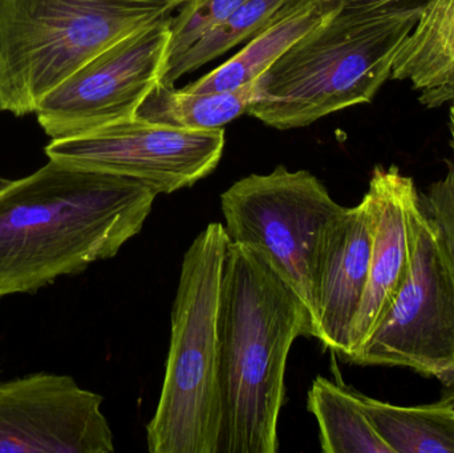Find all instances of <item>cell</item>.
Returning <instances> with one entry per match:
<instances>
[{
    "mask_svg": "<svg viewBox=\"0 0 454 453\" xmlns=\"http://www.w3.org/2000/svg\"><path fill=\"white\" fill-rule=\"evenodd\" d=\"M339 207L317 176L283 165L240 178L221 194L230 241L254 247L274 263L306 305L311 326L317 245Z\"/></svg>",
    "mask_w": 454,
    "mask_h": 453,
    "instance_id": "52a82bcc",
    "label": "cell"
},
{
    "mask_svg": "<svg viewBox=\"0 0 454 453\" xmlns=\"http://www.w3.org/2000/svg\"><path fill=\"white\" fill-rule=\"evenodd\" d=\"M420 199L424 212L436 223L454 258V161L448 162L444 177L432 184Z\"/></svg>",
    "mask_w": 454,
    "mask_h": 453,
    "instance_id": "ffe728a7",
    "label": "cell"
},
{
    "mask_svg": "<svg viewBox=\"0 0 454 453\" xmlns=\"http://www.w3.org/2000/svg\"><path fill=\"white\" fill-rule=\"evenodd\" d=\"M364 199L370 210L372 234L370 273L352 326L349 353L344 359L367 340L407 276L411 217L420 196L415 181L403 175L399 168L379 165L371 176L370 188Z\"/></svg>",
    "mask_w": 454,
    "mask_h": 453,
    "instance_id": "7c38bea8",
    "label": "cell"
},
{
    "mask_svg": "<svg viewBox=\"0 0 454 453\" xmlns=\"http://www.w3.org/2000/svg\"><path fill=\"white\" fill-rule=\"evenodd\" d=\"M223 423L217 453H275L288 354L312 337L303 301L259 250L229 242L220 314Z\"/></svg>",
    "mask_w": 454,
    "mask_h": 453,
    "instance_id": "7a4b0ae2",
    "label": "cell"
},
{
    "mask_svg": "<svg viewBox=\"0 0 454 453\" xmlns=\"http://www.w3.org/2000/svg\"><path fill=\"white\" fill-rule=\"evenodd\" d=\"M437 403L454 412V380L450 383V388L445 391L444 395L442 396V399Z\"/></svg>",
    "mask_w": 454,
    "mask_h": 453,
    "instance_id": "7402d4cb",
    "label": "cell"
},
{
    "mask_svg": "<svg viewBox=\"0 0 454 453\" xmlns=\"http://www.w3.org/2000/svg\"><path fill=\"white\" fill-rule=\"evenodd\" d=\"M450 145L454 151V105L450 112Z\"/></svg>",
    "mask_w": 454,
    "mask_h": 453,
    "instance_id": "603a6c76",
    "label": "cell"
},
{
    "mask_svg": "<svg viewBox=\"0 0 454 453\" xmlns=\"http://www.w3.org/2000/svg\"><path fill=\"white\" fill-rule=\"evenodd\" d=\"M246 0H189L170 16V42L167 64L177 60L205 35L225 21Z\"/></svg>",
    "mask_w": 454,
    "mask_h": 453,
    "instance_id": "d6986e66",
    "label": "cell"
},
{
    "mask_svg": "<svg viewBox=\"0 0 454 453\" xmlns=\"http://www.w3.org/2000/svg\"><path fill=\"white\" fill-rule=\"evenodd\" d=\"M103 396L68 375L37 372L0 383V453H112Z\"/></svg>",
    "mask_w": 454,
    "mask_h": 453,
    "instance_id": "30bf717a",
    "label": "cell"
},
{
    "mask_svg": "<svg viewBox=\"0 0 454 453\" xmlns=\"http://www.w3.org/2000/svg\"><path fill=\"white\" fill-rule=\"evenodd\" d=\"M371 234L367 199L340 207L320 234L314 266L312 338L346 358L355 318L370 273Z\"/></svg>",
    "mask_w": 454,
    "mask_h": 453,
    "instance_id": "8fae6325",
    "label": "cell"
},
{
    "mask_svg": "<svg viewBox=\"0 0 454 453\" xmlns=\"http://www.w3.org/2000/svg\"><path fill=\"white\" fill-rule=\"evenodd\" d=\"M379 435L394 453H454V412L439 403L402 407L360 394Z\"/></svg>",
    "mask_w": 454,
    "mask_h": 453,
    "instance_id": "e0dca14e",
    "label": "cell"
},
{
    "mask_svg": "<svg viewBox=\"0 0 454 453\" xmlns=\"http://www.w3.org/2000/svg\"><path fill=\"white\" fill-rule=\"evenodd\" d=\"M159 194L140 181L48 164L0 189V298L34 294L114 258Z\"/></svg>",
    "mask_w": 454,
    "mask_h": 453,
    "instance_id": "6da1fadb",
    "label": "cell"
},
{
    "mask_svg": "<svg viewBox=\"0 0 454 453\" xmlns=\"http://www.w3.org/2000/svg\"><path fill=\"white\" fill-rule=\"evenodd\" d=\"M230 238L212 223L184 255L172 310L167 371L146 426L151 453H217L223 423L221 285Z\"/></svg>",
    "mask_w": 454,
    "mask_h": 453,
    "instance_id": "277c9868",
    "label": "cell"
},
{
    "mask_svg": "<svg viewBox=\"0 0 454 453\" xmlns=\"http://www.w3.org/2000/svg\"><path fill=\"white\" fill-rule=\"evenodd\" d=\"M11 183V180H7V178L0 177V189L5 188L8 184Z\"/></svg>",
    "mask_w": 454,
    "mask_h": 453,
    "instance_id": "d4e9b609",
    "label": "cell"
},
{
    "mask_svg": "<svg viewBox=\"0 0 454 453\" xmlns=\"http://www.w3.org/2000/svg\"><path fill=\"white\" fill-rule=\"evenodd\" d=\"M261 77L223 92L191 93L159 82L146 96L136 116L157 124L188 130H213L225 127L259 98Z\"/></svg>",
    "mask_w": 454,
    "mask_h": 453,
    "instance_id": "9a60e30c",
    "label": "cell"
},
{
    "mask_svg": "<svg viewBox=\"0 0 454 453\" xmlns=\"http://www.w3.org/2000/svg\"><path fill=\"white\" fill-rule=\"evenodd\" d=\"M307 409L319 426L325 453H394L363 406L360 393L317 377L307 395Z\"/></svg>",
    "mask_w": 454,
    "mask_h": 453,
    "instance_id": "2e32d148",
    "label": "cell"
},
{
    "mask_svg": "<svg viewBox=\"0 0 454 453\" xmlns=\"http://www.w3.org/2000/svg\"><path fill=\"white\" fill-rule=\"evenodd\" d=\"M170 42V15L90 59L51 90L37 106L45 135L74 137L135 117L161 82Z\"/></svg>",
    "mask_w": 454,
    "mask_h": 453,
    "instance_id": "ba28073f",
    "label": "cell"
},
{
    "mask_svg": "<svg viewBox=\"0 0 454 453\" xmlns=\"http://www.w3.org/2000/svg\"><path fill=\"white\" fill-rule=\"evenodd\" d=\"M347 10L421 11L431 0H341Z\"/></svg>",
    "mask_w": 454,
    "mask_h": 453,
    "instance_id": "44dd1931",
    "label": "cell"
},
{
    "mask_svg": "<svg viewBox=\"0 0 454 453\" xmlns=\"http://www.w3.org/2000/svg\"><path fill=\"white\" fill-rule=\"evenodd\" d=\"M346 361L454 380V258L421 199L411 217L407 276L367 340Z\"/></svg>",
    "mask_w": 454,
    "mask_h": 453,
    "instance_id": "8992f818",
    "label": "cell"
},
{
    "mask_svg": "<svg viewBox=\"0 0 454 453\" xmlns=\"http://www.w3.org/2000/svg\"><path fill=\"white\" fill-rule=\"evenodd\" d=\"M173 11L168 0H0V111L35 113L90 59Z\"/></svg>",
    "mask_w": 454,
    "mask_h": 453,
    "instance_id": "5b68a950",
    "label": "cell"
},
{
    "mask_svg": "<svg viewBox=\"0 0 454 453\" xmlns=\"http://www.w3.org/2000/svg\"><path fill=\"white\" fill-rule=\"evenodd\" d=\"M290 0H246L225 21L205 35L177 60L167 64L162 74V84L175 85L181 77L220 58L245 40H250Z\"/></svg>",
    "mask_w": 454,
    "mask_h": 453,
    "instance_id": "ac0fdd59",
    "label": "cell"
},
{
    "mask_svg": "<svg viewBox=\"0 0 454 453\" xmlns=\"http://www.w3.org/2000/svg\"><path fill=\"white\" fill-rule=\"evenodd\" d=\"M186 2H189V0H168V3H169L170 7H172L173 10L180 7V5L185 4Z\"/></svg>",
    "mask_w": 454,
    "mask_h": 453,
    "instance_id": "cb8c5ba5",
    "label": "cell"
},
{
    "mask_svg": "<svg viewBox=\"0 0 454 453\" xmlns=\"http://www.w3.org/2000/svg\"><path fill=\"white\" fill-rule=\"evenodd\" d=\"M225 129L188 130L135 116L84 135L55 138L48 159L145 184L157 194L191 188L215 172Z\"/></svg>",
    "mask_w": 454,
    "mask_h": 453,
    "instance_id": "9c48e42d",
    "label": "cell"
},
{
    "mask_svg": "<svg viewBox=\"0 0 454 453\" xmlns=\"http://www.w3.org/2000/svg\"><path fill=\"white\" fill-rule=\"evenodd\" d=\"M420 12L341 8L262 74L259 98L247 113L287 130L371 103L391 79L397 51Z\"/></svg>",
    "mask_w": 454,
    "mask_h": 453,
    "instance_id": "3957f363",
    "label": "cell"
},
{
    "mask_svg": "<svg viewBox=\"0 0 454 453\" xmlns=\"http://www.w3.org/2000/svg\"><path fill=\"white\" fill-rule=\"evenodd\" d=\"M391 79L410 82L420 101L454 100V0H431L397 51Z\"/></svg>",
    "mask_w": 454,
    "mask_h": 453,
    "instance_id": "5bb4252c",
    "label": "cell"
},
{
    "mask_svg": "<svg viewBox=\"0 0 454 453\" xmlns=\"http://www.w3.org/2000/svg\"><path fill=\"white\" fill-rule=\"evenodd\" d=\"M341 8V0H290L239 52L183 90L223 92L259 79L298 40L333 19Z\"/></svg>",
    "mask_w": 454,
    "mask_h": 453,
    "instance_id": "4fadbf2b",
    "label": "cell"
}]
</instances>
